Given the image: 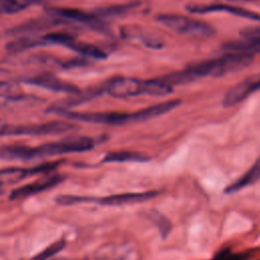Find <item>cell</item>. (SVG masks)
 Instances as JSON below:
<instances>
[{"mask_svg":"<svg viewBox=\"0 0 260 260\" xmlns=\"http://www.w3.org/2000/svg\"><path fill=\"white\" fill-rule=\"evenodd\" d=\"M94 141L87 136H69L61 140L48 142L38 146L23 144H7L0 146V158L6 160L27 161L36 158L68 153L85 152L92 149Z\"/></svg>","mask_w":260,"mask_h":260,"instance_id":"cell-1","label":"cell"},{"mask_svg":"<svg viewBox=\"0 0 260 260\" xmlns=\"http://www.w3.org/2000/svg\"><path fill=\"white\" fill-rule=\"evenodd\" d=\"M254 60L252 54L228 52L226 54L198 62L184 69L190 82L201 77H219L241 71Z\"/></svg>","mask_w":260,"mask_h":260,"instance_id":"cell-2","label":"cell"},{"mask_svg":"<svg viewBox=\"0 0 260 260\" xmlns=\"http://www.w3.org/2000/svg\"><path fill=\"white\" fill-rule=\"evenodd\" d=\"M57 115L73 121H80L103 125H124L133 122H142L140 112L121 113V112H74L68 109H50Z\"/></svg>","mask_w":260,"mask_h":260,"instance_id":"cell-3","label":"cell"},{"mask_svg":"<svg viewBox=\"0 0 260 260\" xmlns=\"http://www.w3.org/2000/svg\"><path fill=\"white\" fill-rule=\"evenodd\" d=\"M155 19L175 32L193 38H209L215 34V28L210 23L182 14L160 13Z\"/></svg>","mask_w":260,"mask_h":260,"instance_id":"cell-4","label":"cell"},{"mask_svg":"<svg viewBox=\"0 0 260 260\" xmlns=\"http://www.w3.org/2000/svg\"><path fill=\"white\" fill-rule=\"evenodd\" d=\"M46 11L47 13L73 25H75L74 23H77L79 25H84L94 30H106V25L96 13H89L78 8L60 6H50L46 9Z\"/></svg>","mask_w":260,"mask_h":260,"instance_id":"cell-5","label":"cell"},{"mask_svg":"<svg viewBox=\"0 0 260 260\" xmlns=\"http://www.w3.org/2000/svg\"><path fill=\"white\" fill-rule=\"evenodd\" d=\"M59 165V161L46 162L32 168H5L0 170V190L2 191L5 186L16 184L28 177L34 175H45L52 173L56 167Z\"/></svg>","mask_w":260,"mask_h":260,"instance_id":"cell-6","label":"cell"},{"mask_svg":"<svg viewBox=\"0 0 260 260\" xmlns=\"http://www.w3.org/2000/svg\"><path fill=\"white\" fill-rule=\"evenodd\" d=\"M64 179L65 177L61 174H45L41 178L31 183L13 189L9 195V198L10 200H19L37 195L61 184L64 181Z\"/></svg>","mask_w":260,"mask_h":260,"instance_id":"cell-7","label":"cell"},{"mask_svg":"<svg viewBox=\"0 0 260 260\" xmlns=\"http://www.w3.org/2000/svg\"><path fill=\"white\" fill-rule=\"evenodd\" d=\"M104 90L111 96L117 99L133 98L143 94V80L132 77L117 76L110 79L105 85Z\"/></svg>","mask_w":260,"mask_h":260,"instance_id":"cell-8","label":"cell"},{"mask_svg":"<svg viewBox=\"0 0 260 260\" xmlns=\"http://www.w3.org/2000/svg\"><path fill=\"white\" fill-rule=\"evenodd\" d=\"M76 129V125L68 121H50L31 125H13L12 136L18 135H47L69 132Z\"/></svg>","mask_w":260,"mask_h":260,"instance_id":"cell-9","label":"cell"},{"mask_svg":"<svg viewBox=\"0 0 260 260\" xmlns=\"http://www.w3.org/2000/svg\"><path fill=\"white\" fill-rule=\"evenodd\" d=\"M24 82L27 84L43 87L52 91L68 93L70 95L77 94L81 91V89L77 87L75 84L68 82L66 80H63L50 73H42V74L27 77L24 79Z\"/></svg>","mask_w":260,"mask_h":260,"instance_id":"cell-10","label":"cell"},{"mask_svg":"<svg viewBox=\"0 0 260 260\" xmlns=\"http://www.w3.org/2000/svg\"><path fill=\"white\" fill-rule=\"evenodd\" d=\"M187 10L195 14H204L210 12H226L238 17H243L250 20L260 21V12L247 10L242 7L224 3H210V4H195L187 6Z\"/></svg>","mask_w":260,"mask_h":260,"instance_id":"cell-11","label":"cell"},{"mask_svg":"<svg viewBox=\"0 0 260 260\" xmlns=\"http://www.w3.org/2000/svg\"><path fill=\"white\" fill-rule=\"evenodd\" d=\"M244 39L229 41L222 44V49L226 52H240L249 53L254 55L260 53V29L248 28L245 32H242Z\"/></svg>","mask_w":260,"mask_h":260,"instance_id":"cell-12","label":"cell"},{"mask_svg":"<svg viewBox=\"0 0 260 260\" xmlns=\"http://www.w3.org/2000/svg\"><path fill=\"white\" fill-rule=\"evenodd\" d=\"M158 195L157 191L146 192H133V193H120L115 195H109L105 197H94L93 202L103 205H124L147 201Z\"/></svg>","mask_w":260,"mask_h":260,"instance_id":"cell-13","label":"cell"},{"mask_svg":"<svg viewBox=\"0 0 260 260\" xmlns=\"http://www.w3.org/2000/svg\"><path fill=\"white\" fill-rule=\"evenodd\" d=\"M260 180V157L254 162V165L244 173L239 179L230 184L225 189V193H235L238 192L250 185L258 182Z\"/></svg>","mask_w":260,"mask_h":260,"instance_id":"cell-14","label":"cell"},{"mask_svg":"<svg viewBox=\"0 0 260 260\" xmlns=\"http://www.w3.org/2000/svg\"><path fill=\"white\" fill-rule=\"evenodd\" d=\"M48 46L43 37L36 36H20L6 44V50L12 54L22 53L25 50Z\"/></svg>","mask_w":260,"mask_h":260,"instance_id":"cell-15","label":"cell"},{"mask_svg":"<svg viewBox=\"0 0 260 260\" xmlns=\"http://www.w3.org/2000/svg\"><path fill=\"white\" fill-rule=\"evenodd\" d=\"M122 35L124 36L125 39L132 40L134 42H140L147 48H152V49H159L162 47V42L161 40L148 35L147 31H144L143 28L137 27V26H130V27H125L122 31Z\"/></svg>","mask_w":260,"mask_h":260,"instance_id":"cell-16","label":"cell"},{"mask_svg":"<svg viewBox=\"0 0 260 260\" xmlns=\"http://www.w3.org/2000/svg\"><path fill=\"white\" fill-rule=\"evenodd\" d=\"M251 94L247 79H244L237 83L236 85L232 86L223 96L222 105L224 107H233L237 104L243 102Z\"/></svg>","mask_w":260,"mask_h":260,"instance_id":"cell-17","label":"cell"},{"mask_svg":"<svg viewBox=\"0 0 260 260\" xmlns=\"http://www.w3.org/2000/svg\"><path fill=\"white\" fill-rule=\"evenodd\" d=\"M67 48L69 50L74 51L81 57L93 58V59H99V60L107 58V54L102 49H100L99 47H96L92 44L79 42L76 38L67 46Z\"/></svg>","mask_w":260,"mask_h":260,"instance_id":"cell-18","label":"cell"},{"mask_svg":"<svg viewBox=\"0 0 260 260\" xmlns=\"http://www.w3.org/2000/svg\"><path fill=\"white\" fill-rule=\"evenodd\" d=\"M149 160V157L133 151H111L108 152L103 162H144Z\"/></svg>","mask_w":260,"mask_h":260,"instance_id":"cell-19","label":"cell"},{"mask_svg":"<svg viewBox=\"0 0 260 260\" xmlns=\"http://www.w3.org/2000/svg\"><path fill=\"white\" fill-rule=\"evenodd\" d=\"M173 91V87L166 83L160 77L143 80V94L151 96H165Z\"/></svg>","mask_w":260,"mask_h":260,"instance_id":"cell-20","label":"cell"},{"mask_svg":"<svg viewBox=\"0 0 260 260\" xmlns=\"http://www.w3.org/2000/svg\"><path fill=\"white\" fill-rule=\"evenodd\" d=\"M65 245H66V241L64 239L57 240L54 243L50 244L48 247H46L44 250H42L40 253L35 255L29 260H50L55 255L60 253L65 247Z\"/></svg>","mask_w":260,"mask_h":260,"instance_id":"cell-21","label":"cell"},{"mask_svg":"<svg viewBox=\"0 0 260 260\" xmlns=\"http://www.w3.org/2000/svg\"><path fill=\"white\" fill-rule=\"evenodd\" d=\"M139 4L138 3H128V4H123V5H115V6H110L107 8H103L99 10V13H96L100 17L104 16H119V15H124L127 14L129 11L137 7Z\"/></svg>","mask_w":260,"mask_h":260,"instance_id":"cell-22","label":"cell"},{"mask_svg":"<svg viewBox=\"0 0 260 260\" xmlns=\"http://www.w3.org/2000/svg\"><path fill=\"white\" fill-rule=\"evenodd\" d=\"M26 8L22 0H0V15L15 14Z\"/></svg>","mask_w":260,"mask_h":260,"instance_id":"cell-23","label":"cell"},{"mask_svg":"<svg viewBox=\"0 0 260 260\" xmlns=\"http://www.w3.org/2000/svg\"><path fill=\"white\" fill-rule=\"evenodd\" d=\"M247 256L246 255H241V254H234L231 252H222L221 254L217 255L214 260H246Z\"/></svg>","mask_w":260,"mask_h":260,"instance_id":"cell-24","label":"cell"},{"mask_svg":"<svg viewBox=\"0 0 260 260\" xmlns=\"http://www.w3.org/2000/svg\"><path fill=\"white\" fill-rule=\"evenodd\" d=\"M248 82H249V87L251 92H255L257 90H260V76H253V77H249L247 78Z\"/></svg>","mask_w":260,"mask_h":260,"instance_id":"cell-25","label":"cell"},{"mask_svg":"<svg viewBox=\"0 0 260 260\" xmlns=\"http://www.w3.org/2000/svg\"><path fill=\"white\" fill-rule=\"evenodd\" d=\"M50 260H77V259H73V258H69V257H56V258H51Z\"/></svg>","mask_w":260,"mask_h":260,"instance_id":"cell-26","label":"cell"},{"mask_svg":"<svg viewBox=\"0 0 260 260\" xmlns=\"http://www.w3.org/2000/svg\"><path fill=\"white\" fill-rule=\"evenodd\" d=\"M0 72H1V70H0ZM2 76H3V74H0V87L4 86L7 83V81Z\"/></svg>","mask_w":260,"mask_h":260,"instance_id":"cell-27","label":"cell"},{"mask_svg":"<svg viewBox=\"0 0 260 260\" xmlns=\"http://www.w3.org/2000/svg\"><path fill=\"white\" fill-rule=\"evenodd\" d=\"M239 1H250V0H239Z\"/></svg>","mask_w":260,"mask_h":260,"instance_id":"cell-28","label":"cell"},{"mask_svg":"<svg viewBox=\"0 0 260 260\" xmlns=\"http://www.w3.org/2000/svg\"><path fill=\"white\" fill-rule=\"evenodd\" d=\"M0 192H1V190H0Z\"/></svg>","mask_w":260,"mask_h":260,"instance_id":"cell-29","label":"cell"}]
</instances>
